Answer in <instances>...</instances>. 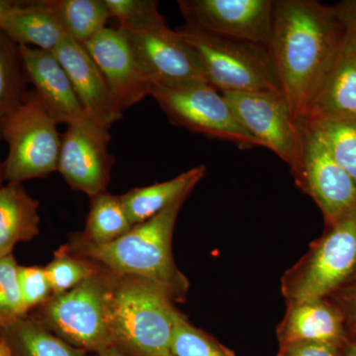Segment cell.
Here are the masks:
<instances>
[{
  "label": "cell",
  "mask_w": 356,
  "mask_h": 356,
  "mask_svg": "<svg viewBox=\"0 0 356 356\" xmlns=\"http://www.w3.org/2000/svg\"><path fill=\"white\" fill-rule=\"evenodd\" d=\"M346 33L334 6L315 0L274 1L267 48L295 123L303 120L312 95Z\"/></svg>",
  "instance_id": "1"
},
{
  "label": "cell",
  "mask_w": 356,
  "mask_h": 356,
  "mask_svg": "<svg viewBox=\"0 0 356 356\" xmlns=\"http://www.w3.org/2000/svg\"><path fill=\"white\" fill-rule=\"evenodd\" d=\"M185 200L186 198L180 199L107 245H92L76 236L70 252L104 266L115 276L149 281L170 295L173 302H184L189 282L173 259L172 236Z\"/></svg>",
  "instance_id": "2"
},
{
  "label": "cell",
  "mask_w": 356,
  "mask_h": 356,
  "mask_svg": "<svg viewBox=\"0 0 356 356\" xmlns=\"http://www.w3.org/2000/svg\"><path fill=\"white\" fill-rule=\"evenodd\" d=\"M163 289L130 276H115L113 348L128 356H170L180 312Z\"/></svg>",
  "instance_id": "3"
},
{
  "label": "cell",
  "mask_w": 356,
  "mask_h": 356,
  "mask_svg": "<svg viewBox=\"0 0 356 356\" xmlns=\"http://www.w3.org/2000/svg\"><path fill=\"white\" fill-rule=\"evenodd\" d=\"M356 276V208L325 226L296 264L283 274L281 293L290 300L329 298Z\"/></svg>",
  "instance_id": "4"
},
{
  "label": "cell",
  "mask_w": 356,
  "mask_h": 356,
  "mask_svg": "<svg viewBox=\"0 0 356 356\" xmlns=\"http://www.w3.org/2000/svg\"><path fill=\"white\" fill-rule=\"evenodd\" d=\"M114 283L115 277L95 271L74 289L51 296L43 304L41 320L37 321L86 353L97 355L113 348Z\"/></svg>",
  "instance_id": "5"
},
{
  "label": "cell",
  "mask_w": 356,
  "mask_h": 356,
  "mask_svg": "<svg viewBox=\"0 0 356 356\" xmlns=\"http://www.w3.org/2000/svg\"><path fill=\"white\" fill-rule=\"evenodd\" d=\"M177 32L193 47L200 58L206 81L220 92L283 96L266 46L220 38L187 25Z\"/></svg>",
  "instance_id": "6"
},
{
  "label": "cell",
  "mask_w": 356,
  "mask_h": 356,
  "mask_svg": "<svg viewBox=\"0 0 356 356\" xmlns=\"http://www.w3.org/2000/svg\"><path fill=\"white\" fill-rule=\"evenodd\" d=\"M57 125L35 90L28 91L20 106L2 119V138L9 146L3 177L8 182L22 184L58 172L62 137Z\"/></svg>",
  "instance_id": "7"
},
{
  "label": "cell",
  "mask_w": 356,
  "mask_h": 356,
  "mask_svg": "<svg viewBox=\"0 0 356 356\" xmlns=\"http://www.w3.org/2000/svg\"><path fill=\"white\" fill-rule=\"evenodd\" d=\"M149 95L179 127L243 149L261 147L243 127L224 95L207 81L152 86Z\"/></svg>",
  "instance_id": "8"
},
{
  "label": "cell",
  "mask_w": 356,
  "mask_h": 356,
  "mask_svg": "<svg viewBox=\"0 0 356 356\" xmlns=\"http://www.w3.org/2000/svg\"><path fill=\"white\" fill-rule=\"evenodd\" d=\"M298 156L290 166L300 191L322 211L325 226L356 208V185L332 158L324 140L305 123H299Z\"/></svg>",
  "instance_id": "9"
},
{
  "label": "cell",
  "mask_w": 356,
  "mask_h": 356,
  "mask_svg": "<svg viewBox=\"0 0 356 356\" xmlns=\"http://www.w3.org/2000/svg\"><path fill=\"white\" fill-rule=\"evenodd\" d=\"M127 37L151 86L207 81L198 54L163 17L118 27Z\"/></svg>",
  "instance_id": "10"
},
{
  "label": "cell",
  "mask_w": 356,
  "mask_h": 356,
  "mask_svg": "<svg viewBox=\"0 0 356 356\" xmlns=\"http://www.w3.org/2000/svg\"><path fill=\"white\" fill-rule=\"evenodd\" d=\"M186 25L220 38L268 46L273 0H180Z\"/></svg>",
  "instance_id": "11"
},
{
  "label": "cell",
  "mask_w": 356,
  "mask_h": 356,
  "mask_svg": "<svg viewBox=\"0 0 356 356\" xmlns=\"http://www.w3.org/2000/svg\"><path fill=\"white\" fill-rule=\"evenodd\" d=\"M110 129L90 117L67 125L62 136L58 172L70 188L90 197L106 191L113 163Z\"/></svg>",
  "instance_id": "12"
},
{
  "label": "cell",
  "mask_w": 356,
  "mask_h": 356,
  "mask_svg": "<svg viewBox=\"0 0 356 356\" xmlns=\"http://www.w3.org/2000/svg\"><path fill=\"white\" fill-rule=\"evenodd\" d=\"M243 128L291 166L298 156L300 127L293 120L284 97L273 93H222Z\"/></svg>",
  "instance_id": "13"
},
{
  "label": "cell",
  "mask_w": 356,
  "mask_h": 356,
  "mask_svg": "<svg viewBox=\"0 0 356 356\" xmlns=\"http://www.w3.org/2000/svg\"><path fill=\"white\" fill-rule=\"evenodd\" d=\"M83 46L102 70L121 111L149 95L151 83L127 37L119 28H105Z\"/></svg>",
  "instance_id": "14"
},
{
  "label": "cell",
  "mask_w": 356,
  "mask_h": 356,
  "mask_svg": "<svg viewBox=\"0 0 356 356\" xmlns=\"http://www.w3.org/2000/svg\"><path fill=\"white\" fill-rule=\"evenodd\" d=\"M350 119H356V37L346 30L300 123Z\"/></svg>",
  "instance_id": "15"
},
{
  "label": "cell",
  "mask_w": 356,
  "mask_h": 356,
  "mask_svg": "<svg viewBox=\"0 0 356 356\" xmlns=\"http://www.w3.org/2000/svg\"><path fill=\"white\" fill-rule=\"evenodd\" d=\"M276 327L278 346L311 341L346 346L350 339L343 312L330 298L290 300Z\"/></svg>",
  "instance_id": "16"
},
{
  "label": "cell",
  "mask_w": 356,
  "mask_h": 356,
  "mask_svg": "<svg viewBox=\"0 0 356 356\" xmlns=\"http://www.w3.org/2000/svg\"><path fill=\"white\" fill-rule=\"evenodd\" d=\"M28 81L57 123L67 125L88 118L69 76L53 51L19 44Z\"/></svg>",
  "instance_id": "17"
},
{
  "label": "cell",
  "mask_w": 356,
  "mask_h": 356,
  "mask_svg": "<svg viewBox=\"0 0 356 356\" xmlns=\"http://www.w3.org/2000/svg\"><path fill=\"white\" fill-rule=\"evenodd\" d=\"M53 53L67 72L88 116L109 129L120 120L123 111L115 103L102 70L86 47L69 36Z\"/></svg>",
  "instance_id": "18"
},
{
  "label": "cell",
  "mask_w": 356,
  "mask_h": 356,
  "mask_svg": "<svg viewBox=\"0 0 356 356\" xmlns=\"http://www.w3.org/2000/svg\"><path fill=\"white\" fill-rule=\"evenodd\" d=\"M206 175L199 165L165 182L132 189L120 196L122 205L133 226L152 219L180 199L188 198Z\"/></svg>",
  "instance_id": "19"
},
{
  "label": "cell",
  "mask_w": 356,
  "mask_h": 356,
  "mask_svg": "<svg viewBox=\"0 0 356 356\" xmlns=\"http://www.w3.org/2000/svg\"><path fill=\"white\" fill-rule=\"evenodd\" d=\"M1 30L18 44L50 51L69 37L54 8L53 0L26 1Z\"/></svg>",
  "instance_id": "20"
},
{
  "label": "cell",
  "mask_w": 356,
  "mask_h": 356,
  "mask_svg": "<svg viewBox=\"0 0 356 356\" xmlns=\"http://www.w3.org/2000/svg\"><path fill=\"white\" fill-rule=\"evenodd\" d=\"M39 202L22 184L8 182L0 187V259L13 254L18 243L39 235Z\"/></svg>",
  "instance_id": "21"
},
{
  "label": "cell",
  "mask_w": 356,
  "mask_h": 356,
  "mask_svg": "<svg viewBox=\"0 0 356 356\" xmlns=\"http://www.w3.org/2000/svg\"><path fill=\"white\" fill-rule=\"evenodd\" d=\"M11 356H88L37 320L21 318L0 329Z\"/></svg>",
  "instance_id": "22"
},
{
  "label": "cell",
  "mask_w": 356,
  "mask_h": 356,
  "mask_svg": "<svg viewBox=\"0 0 356 356\" xmlns=\"http://www.w3.org/2000/svg\"><path fill=\"white\" fill-rule=\"evenodd\" d=\"M91 198L86 231L79 235L83 240L95 245H107L132 229L120 196L105 191Z\"/></svg>",
  "instance_id": "23"
},
{
  "label": "cell",
  "mask_w": 356,
  "mask_h": 356,
  "mask_svg": "<svg viewBox=\"0 0 356 356\" xmlns=\"http://www.w3.org/2000/svg\"><path fill=\"white\" fill-rule=\"evenodd\" d=\"M67 35L84 44L104 30L110 18L104 0H53Z\"/></svg>",
  "instance_id": "24"
},
{
  "label": "cell",
  "mask_w": 356,
  "mask_h": 356,
  "mask_svg": "<svg viewBox=\"0 0 356 356\" xmlns=\"http://www.w3.org/2000/svg\"><path fill=\"white\" fill-rule=\"evenodd\" d=\"M27 83L19 44L0 30V121L24 102Z\"/></svg>",
  "instance_id": "25"
},
{
  "label": "cell",
  "mask_w": 356,
  "mask_h": 356,
  "mask_svg": "<svg viewBox=\"0 0 356 356\" xmlns=\"http://www.w3.org/2000/svg\"><path fill=\"white\" fill-rule=\"evenodd\" d=\"M302 123L318 133L332 158L348 173L356 185V119Z\"/></svg>",
  "instance_id": "26"
},
{
  "label": "cell",
  "mask_w": 356,
  "mask_h": 356,
  "mask_svg": "<svg viewBox=\"0 0 356 356\" xmlns=\"http://www.w3.org/2000/svg\"><path fill=\"white\" fill-rule=\"evenodd\" d=\"M173 356H236L235 353L208 332L194 327L178 314L172 344Z\"/></svg>",
  "instance_id": "27"
},
{
  "label": "cell",
  "mask_w": 356,
  "mask_h": 356,
  "mask_svg": "<svg viewBox=\"0 0 356 356\" xmlns=\"http://www.w3.org/2000/svg\"><path fill=\"white\" fill-rule=\"evenodd\" d=\"M18 266L13 254L0 259V329L24 318L28 312L18 283Z\"/></svg>",
  "instance_id": "28"
},
{
  "label": "cell",
  "mask_w": 356,
  "mask_h": 356,
  "mask_svg": "<svg viewBox=\"0 0 356 356\" xmlns=\"http://www.w3.org/2000/svg\"><path fill=\"white\" fill-rule=\"evenodd\" d=\"M51 289V296L74 289L95 273V269L81 257L58 252L54 261L44 267Z\"/></svg>",
  "instance_id": "29"
},
{
  "label": "cell",
  "mask_w": 356,
  "mask_h": 356,
  "mask_svg": "<svg viewBox=\"0 0 356 356\" xmlns=\"http://www.w3.org/2000/svg\"><path fill=\"white\" fill-rule=\"evenodd\" d=\"M110 17L119 21V27L144 24L163 17L158 1L154 0H104Z\"/></svg>",
  "instance_id": "30"
},
{
  "label": "cell",
  "mask_w": 356,
  "mask_h": 356,
  "mask_svg": "<svg viewBox=\"0 0 356 356\" xmlns=\"http://www.w3.org/2000/svg\"><path fill=\"white\" fill-rule=\"evenodd\" d=\"M17 277L28 311L33 307L43 305L53 295L44 267L18 266Z\"/></svg>",
  "instance_id": "31"
},
{
  "label": "cell",
  "mask_w": 356,
  "mask_h": 356,
  "mask_svg": "<svg viewBox=\"0 0 356 356\" xmlns=\"http://www.w3.org/2000/svg\"><path fill=\"white\" fill-rule=\"evenodd\" d=\"M344 348L336 344L298 341L280 346L276 356H343Z\"/></svg>",
  "instance_id": "32"
},
{
  "label": "cell",
  "mask_w": 356,
  "mask_h": 356,
  "mask_svg": "<svg viewBox=\"0 0 356 356\" xmlns=\"http://www.w3.org/2000/svg\"><path fill=\"white\" fill-rule=\"evenodd\" d=\"M329 298L343 312L351 336H356V282L339 290Z\"/></svg>",
  "instance_id": "33"
},
{
  "label": "cell",
  "mask_w": 356,
  "mask_h": 356,
  "mask_svg": "<svg viewBox=\"0 0 356 356\" xmlns=\"http://www.w3.org/2000/svg\"><path fill=\"white\" fill-rule=\"evenodd\" d=\"M334 8L346 29L356 37V0H343Z\"/></svg>",
  "instance_id": "34"
},
{
  "label": "cell",
  "mask_w": 356,
  "mask_h": 356,
  "mask_svg": "<svg viewBox=\"0 0 356 356\" xmlns=\"http://www.w3.org/2000/svg\"><path fill=\"white\" fill-rule=\"evenodd\" d=\"M26 1H14V0H0V30L3 28L7 20L14 15L24 6Z\"/></svg>",
  "instance_id": "35"
},
{
  "label": "cell",
  "mask_w": 356,
  "mask_h": 356,
  "mask_svg": "<svg viewBox=\"0 0 356 356\" xmlns=\"http://www.w3.org/2000/svg\"><path fill=\"white\" fill-rule=\"evenodd\" d=\"M343 356H356V336H350L343 350Z\"/></svg>",
  "instance_id": "36"
},
{
  "label": "cell",
  "mask_w": 356,
  "mask_h": 356,
  "mask_svg": "<svg viewBox=\"0 0 356 356\" xmlns=\"http://www.w3.org/2000/svg\"><path fill=\"white\" fill-rule=\"evenodd\" d=\"M95 356H128L125 353H121L120 350H117L115 348H107V350L102 351V353H97Z\"/></svg>",
  "instance_id": "37"
},
{
  "label": "cell",
  "mask_w": 356,
  "mask_h": 356,
  "mask_svg": "<svg viewBox=\"0 0 356 356\" xmlns=\"http://www.w3.org/2000/svg\"><path fill=\"white\" fill-rule=\"evenodd\" d=\"M0 356H11L10 351L1 339H0Z\"/></svg>",
  "instance_id": "38"
},
{
  "label": "cell",
  "mask_w": 356,
  "mask_h": 356,
  "mask_svg": "<svg viewBox=\"0 0 356 356\" xmlns=\"http://www.w3.org/2000/svg\"><path fill=\"white\" fill-rule=\"evenodd\" d=\"M1 122V121H0ZM2 139V135H1V128H0V140ZM1 173H2V175H3V166H2V168H0V177H1Z\"/></svg>",
  "instance_id": "39"
},
{
  "label": "cell",
  "mask_w": 356,
  "mask_h": 356,
  "mask_svg": "<svg viewBox=\"0 0 356 356\" xmlns=\"http://www.w3.org/2000/svg\"><path fill=\"white\" fill-rule=\"evenodd\" d=\"M170 356H173V355H170Z\"/></svg>",
  "instance_id": "40"
}]
</instances>
